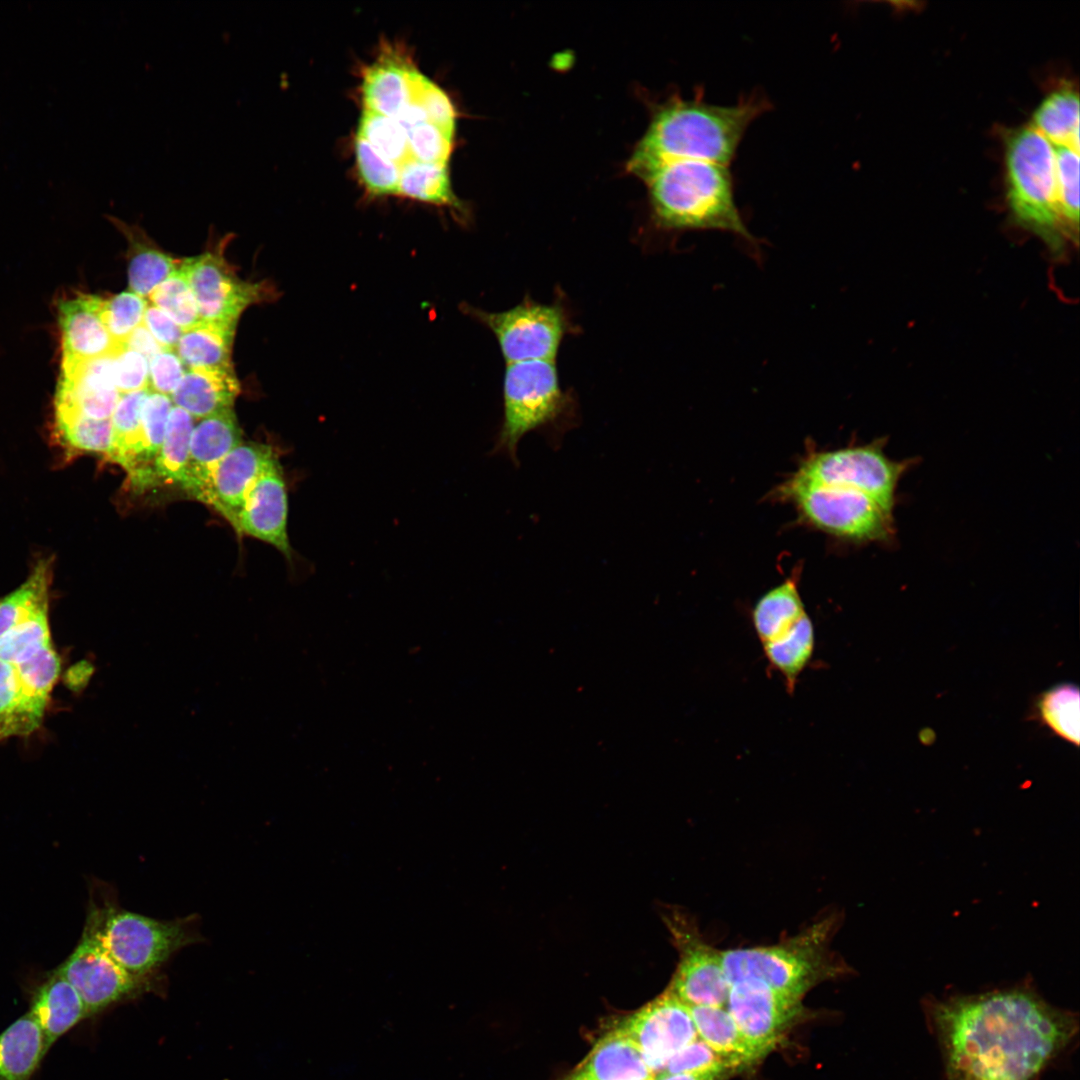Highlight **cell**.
Instances as JSON below:
<instances>
[{
  "instance_id": "11a10c76",
  "label": "cell",
  "mask_w": 1080,
  "mask_h": 1080,
  "mask_svg": "<svg viewBox=\"0 0 1080 1080\" xmlns=\"http://www.w3.org/2000/svg\"><path fill=\"white\" fill-rule=\"evenodd\" d=\"M727 1073L729 1072L708 1071L677 1074L658 1073L655 1075L654 1080H722Z\"/></svg>"
},
{
  "instance_id": "ac0fdd59",
  "label": "cell",
  "mask_w": 1080,
  "mask_h": 1080,
  "mask_svg": "<svg viewBox=\"0 0 1080 1080\" xmlns=\"http://www.w3.org/2000/svg\"><path fill=\"white\" fill-rule=\"evenodd\" d=\"M113 359L62 363L55 412L110 419L121 397L114 384Z\"/></svg>"
},
{
  "instance_id": "db71d44e",
  "label": "cell",
  "mask_w": 1080,
  "mask_h": 1080,
  "mask_svg": "<svg viewBox=\"0 0 1080 1080\" xmlns=\"http://www.w3.org/2000/svg\"><path fill=\"white\" fill-rule=\"evenodd\" d=\"M125 347L141 353L148 361L162 350L143 324L131 334Z\"/></svg>"
},
{
  "instance_id": "f1b7e54d",
  "label": "cell",
  "mask_w": 1080,
  "mask_h": 1080,
  "mask_svg": "<svg viewBox=\"0 0 1080 1080\" xmlns=\"http://www.w3.org/2000/svg\"><path fill=\"white\" fill-rule=\"evenodd\" d=\"M46 711L25 693L16 668L0 659V743L40 729Z\"/></svg>"
},
{
  "instance_id": "60d3db41",
  "label": "cell",
  "mask_w": 1080,
  "mask_h": 1080,
  "mask_svg": "<svg viewBox=\"0 0 1080 1080\" xmlns=\"http://www.w3.org/2000/svg\"><path fill=\"white\" fill-rule=\"evenodd\" d=\"M1058 211L1065 234L1077 239L1079 227V153L1055 147Z\"/></svg>"
},
{
  "instance_id": "2e32d148",
  "label": "cell",
  "mask_w": 1080,
  "mask_h": 1080,
  "mask_svg": "<svg viewBox=\"0 0 1080 1080\" xmlns=\"http://www.w3.org/2000/svg\"><path fill=\"white\" fill-rule=\"evenodd\" d=\"M288 493L279 457L270 462L248 490L235 530L271 544L292 563L287 534Z\"/></svg>"
},
{
  "instance_id": "816d5d0a",
  "label": "cell",
  "mask_w": 1080,
  "mask_h": 1080,
  "mask_svg": "<svg viewBox=\"0 0 1080 1080\" xmlns=\"http://www.w3.org/2000/svg\"><path fill=\"white\" fill-rule=\"evenodd\" d=\"M186 371L175 350L162 349L149 361L148 389L171 397Z\"/></svg>"
},
{
  "instance_id": "e575fe53",
  "label": "cell",
  "mask_w": 1080,
  "mask_h": 1080,
  "mask_svg": "<svg viewBox=\"0 0 1080 1080\" xmlns=\"http://www.w3.org/2000/svg\"><path fill=\"white\" fill-rule=\"evenodd\" d=\"M52 561L40 559L28 578L0 598V638L9 630L49 607Z\"/></svg>"
},
{
  "instance_id": "ffe728a7",
  "label": "cell",
  "mask_w": 1080,
  "mask_h": 1080,
  "mask_svg": "<svg viewBox=\"0 0 1080 1080\" xmlns=\"http://www.w3.org/2000/svg\"><path fill=\"white\" fill-rule=\"evenodd\" d=\"M242 441L233 408L201 419L191 433L186 474L180 488L198 500L213 469Z\"/></svg>"
},
{
  "instance_id": "8992f818",
  "label": "cell",
  "mask_w": 1080,
  "mask_h": 1080,
  "mask_svg": "<svg viewBox=\"0 0 1080 1080\" xmlns=\"http://www.w3.org/2000/svg\"><path fill=\"white\" fill-rule=\"evenodd\" d=\"M1007 198L1016 221L1050 250L1062 251L1065 234L1057 203L1055 148L1034 127L1013 131L1006 144Z\"/></svg>"
},
{
  "instance_id": "f546056e",
  "label": "cell",
  "mask_w": 1080,
  "mask_h": 1080,
  "mask_svg": "<svg viewBox=\"0 0 1080 1080\" xmlns=\"http://www.w3.org/2000/svg\"><path fill=\"white\" fill-rule=\"evenodd\" d=\"M688 1007L698 1038L727 1060L734 1069L757 1060L725 1007Z\"/></svg>"
},
{
  "instance_id": "cb8c5ba5",
  "label": "cell",
  "mask_w": 1080,
  "mask_h": 1080,
  "mask_svg": "<svg viewBox=\"0 0 1080 1080\" xmlns=\"http://www.w3.org/2000/svg\"><path fill=\"white\" fill-rule=\"evenodd\" d=\"M239 393L234 370L189 369L170 398L193 418L204 419L232 409Z\"/></svg>"
},
{
  "instance_id": "4316f807",
  "label": "cell",
  "mask_w": 1080,
  "mask_h": 1080,
  "mask_svg": "<svg viewBox=\"0 0 1080 1080\" xmlns=\"http://www.w3.org/2000/svg\"><path fill=\"white\" fill-rule=\"evenodd\" d=\"M45 1056L41 1029L27 1012L0 1034V1080H31Z\"/></svg>"
},
{
  "instance_id": "4fadbf2b",
  "label": "cell",
  "mask_w": 1080,
  "mask_h": 1080,
  "mask_svg": "<svg viewBox=\"0 0 1080 1080\" xmlns=\"http://www.w3.org/2000/svg\"><path fill=\"white\" fill-rule=\"evenodd\" d=\"M802 998L753 979L730 985L726 1009L757 1060L771 1051L801 1014Z\"/></svg>"
},
{
  "instance_id": "6da1fadb",
  "label": "cell",
  "mask_w": 1080,
  "mask_h": 1080,
  "mask_svg": "<svg viewBox=\"0 0 1080 1080\" xmlns=\"http://www.w3.org/2000/svg\"><path fill=\"white\" fill-rule=\"evenodd\" d=\"M948 1080H1034L1072 1041L1077 1018L1019 986L930 1006Z\"/></svg>"
},
{
  "instance_id": "7dc6e473",
  "label": "cell",
  "mask_w": 1080,
  "mask_h": 1080,
  "mask_svg": "<svg viewBox=\"0 0 1080 1080\" xmlns=\"http://www.w3.org/2000/svg\"><path fill=\"white\" fill-rule=\"evenodd\" d=\"M420 105L429 122L454 136L456 114L447 94L416 68L411 79V100Z\"/></svg>"
},
{
  "instance_id": "b9f144b4",
  "label": "cell",
  "mask_w": 1080,
  "mask_h": 1080,
  "mask_svg": "<svg viewBox=\"0 0 1080 1080\" xmlns=\"http://www.w3.org/2000/svg\"><path fill=\"white\" fill-rule=\"evenodd\" d=\"M13 666L25 693L46 711L52 690L61 673V660L54 644L42 648Z\"/></svg>"
},
{
  "instance_id": "e0dca14e",
  "label": "cell",
  "mask_w": 1080,
  "mask_h": 1080,
  "mask_svg": "<svg viewBox=\"0 0 1080 1080\" xmlns=\"http://www.w3.org/2000/svg\"><path fill=\"white\" fill-rule=\"evenodd\" d=\"M278 457L270 445L242 441L213 469L198 500L213 507L235 529L248 490Z\"/></svg>"
},
{
  "instance_id": "8d00e7d4",
  "label": "cell",
  "mask_w": 1080,
  "mask_h": 1080,
  "mask_svg": "<svg viewBox=\"0 0 1080 1080\" xmlns=\"http://www.w3.org/2000/svg\"><path fill=\"white\" fill-rule=\"evenodd\" d=\"M169 396L149 392L141 410V452L139 468L130 481L136 490L149 488L150 472L164 440L170 411Z\"/></svg>"
},
{
  "instance_id": "d4e9b609",
  "label": "cell",
  "mask_w": 1080,
  "mask_h": 1080,
  "mask_svg": "<svg viewBox=\"0 0 1080 1080\" xmlns=\"http://www.w3.org/2000/svg\"><path fill=\"white\" fill-rule=\"evenodd\" d=\"M110 220L128 242V282L130 291L145 298L173 274L182 259L163 252L138 225H129L115 217Z\"/></svg>"
},
{
  "instance_id": "277c9868",
  "label": "cell",
  "mask_w": 1080,
  "mask_h": 1080,
  "mask_svg": "<svg viewBox=\"0 0 1080 1080\" xmlns=\"http://www.w3.org/2000/svg\"><path fill=\"white\" fill-rule=\"evenodd\" d=\"M838 921L831 915L774 945L721 951L729 985L753 979L802 998L817 983L844 969L831 949Z\"/></svg>"
},
{
  "instance_id": "7bdbcfd3",
  "label": "cell",
  "mask_w": 1080,
  "mask_h": 1080,
  "mask_svg": "<svg viewBox=\"0 0 1080 1080\" xmlns=\"http://www.w3.org/2000/svg\"><path fill=\"white\" fill-rule=\"evenodd\" d=\"M148 299L183 331L201 321L194 294L180 267L159 284Z\"/></svg>"
},
{
  "instance_id": "681fc988",
  "label": "cell",
  "mask_w": 1080,
  "mask_h": 1080,
  "mask_svg": "<svg viewBox=\"0 0 1080 1080\" xmlns=\"http://www.w3.org/2000/svg\"><path fill=\"white\" fill-rule=\"evenodd\" d=\"M732 1070L735 1069L727 1060L697 1038L677 1052L659 1073L731 1072Z\"/></svg>"
},
{
  "instance_id": "5b68a950",
  "label": "cell",
  "mask_w": 1080,
  "mask_h": 1080,
  "mask_svg": "<svg viewBox=\"0 0 1080 1080\" xmlns=\"http://www.w3.org/2000/svg\"><path fill=\"white\" fill-rule=\"evenodd\" d=\"M575 402L560 387L555 360H530L506 365L503 382V421L492 453L519 465L518 443L531 431L545 433L559 446L575 426Z\"/></svg>"
},
{
  "instance_id": "d6a6232c",
  "label": "cell",
  "mask_w": 1080,
  "mask_h": 1080,
  "mask_svg": "<svg viewBox=\"0 0 1080 1080\" xmlns=\"http://www.w3.org/2000/svg\"><path fill=\"white\" fill-rule=\"evenodd\" d=\"M1053 146L1079 153V98L1069 87L1059 88L1042 100L1033 114V124Z\"/></svg>"
},
{
  "instance_id": "603a6c76",
  "label": "cell",
  "mask_w": 1080,
  "mask_h": 1080,
  "mask_svg": "<svg viewBox=\"0 0 1080 1080\" xmlns=\"http://www.w3.org/2000/svg\"><path fill=\"white\" fill-rule=\"evenodd\" d=\"M655 1074L619 1029L606 1033L565 1080H651Z\"/></svg>"
},
{
  "instance_id": "836d02e7",
  "label": "cell",
  "mask_w": 1080,
  "mask_h": 1080,
  "mask_svg": "<svg viewBox=\"0 0 1080 1080\" xmlns=\"http://www.w3.org/2000/svg\"><path fill=\"white\" fill-rule=\"evenodd\" d=\"M814 648L815 629L808 614L783 636L762 644L768 664L782 676L790 693L810 663Z\"/></svg>"
},
{
  "instance_id": "bcb514c9",
  "label": "cell",
  "mask_w": 1080,
  "mask_h": 1080,
  "mask_svg": "<svg viewBox=\"0 0 1080 1080\" xmlns=\"http://www.w3.org/2000/svg\"><path fill=\"white\" fill-rule=\"evenodd\" d=\"M147 307V301L131 291L104 300L103 321L117 345L125 347L131 334L143 324Z\"/></svg>"
},
{
  "instance_id": "83f0119b",
  "label": "cell",
  "mask_w": 1080,
  "mask_h": 1080,
  "mask_svg": "<svg viewBox=\"0 0 1080 1080\" xmlns=\"http://www.w3.org/2000/svg\"><path fill=\"white\" fill-rule=\"evenodd\" d=\"M236 326L200 321L185 330L175 349L189 369L233 371L231 349Z\"/></svg>"
},
{
  "instance_id": "f6af8a7d",
  "label": "cell",
  "mask_w": 1080,
  "mask_h": 1080,
  "mask_svg": "<svg viewBox=\"0 0 1080 1080\" xmlns=\"http://www.w3.org/2000/svg\"><path fill=\"white\" fill-rule=\"evenodd\" d=\"M361 182L375 196L397 194L401 166L385 158L359 136L354 143Z\"/></svg>"
},
{
  "instance_id": "f35d334b",
  "label": "cell",
  "mask_w": 1080,
  "mask_h": 1080,
  "mask_svg": "<svg viewBox=\"0 0 1080 1080\" xmlns=\"http://www.w3.org/2000/svg\"><path fill=\"white\" fill-rule=\"evenodd\" d=\"M1041 720L1057 736L1079 744V690L1072 684H1061L1046 691L1039 699Z\"/></svg>"
},
{
  "instance_id": "9a60e30c",
  "label": "cell",
  "mask_w": 1080,
  "mask_h": 1080,
  "mask_svg": "<svg viewBox=\"0 0 1080 1080\" xmlns=\"http://www.w3.org/2000/svg\"><path fill=\"white\" fill-rule=\"evenodd\" d=\"M56 971L78 992L88 1016L128 996L140 981L111 957L89 919L79 944Z\"/></svg>"
},
{
  "instance_id": "7a4b0ae2",
  "label": "cell",
  "mask_w": 1080,
  "mask_h": 1080,
  "mask_svg": "<svg viewBox=\"0 0 1080 1080\" xmlns=\"http://www.w3.org/2000/svg\"><path fill=\"white\" fill-rule=\"evenodd\" d=\"M767 109L761 99L717 105L699 98H676L655 113L636 146L628 170L643 178L674 160H699L728 166L750 124Z\"/></svg>"
},
{
  "instance_id": "484cf974",
  "label": "cell",
  "mask_w": 1080,
  "mask_h": 1080,
  "mask_svg": "<svg viewBox=\"0 0 1080 1080\" xmlns=\"http://www.w3.org/2000/svg\"><path fill=\"white\" fill-rule=\"evenodd\" d=\"M799 579L798 568L755 603L751 617L761 645L783 636L808 614L801 598Z\"/></svg>"
},
{
  "instance_id": "3957f363",
  "label": "cell",
  "mask_w": 1080,
  "mask_h": 1080,
  "mask_svg": "<svg viewBox=\"0 0 1080 1080\" xmlns=\"http://www.w3.org/2000/svg\"><path fill=\"white\" fill-rule=\"evenodd\" d=\"M642 180L648 186L653 219L659 228L720 230L756 244L736 205L728 166L674 160L657 166Z\"/></svg>"
},
{
  "instance_id": "c3c4849f",
  "label": "cell",
  "mask_w": 1080,
  "mask_h": 1080,
  "mask_svg": "<svg viewBox=\"0 0 1080 1080\" xmlns=\"http://www.w3.org/2000/svg\"><path fill=\"white\" fill-rule=\"evenodd\" d=\"M411 158L424 163L447 165L453 135L426 121L408 132Z\"/></svg>"
},
{
  "instance_id": "30bf717a",
  "label": "cell",
  "mask_w": 1080,
  "mask_h": 1080,
  "mask_svg": "<svg viewBox=\"0 0 1080 1080\" xmlns=\"http://www.w3.org/2000/svg\"><path fill=\"white\" fill-rule=\"evenodd\" d=\"M463 311L492 331L506 364L555 360L569 328L560 305L541 304L529 298L502 312H487L467 304Z\"/></svg>"
},
{
  "instance_id": "f907efd6",
  "label": "cell",
  "mask_w": 1080,
  "mask_h": 1080,
  "mask_svg": "<svg viewBox=\"0 0 1080 1080\" xmlns=\"http://www.w3.org/2000/svg\"><path fill=\"white\" fill-rule=\"evenodd\" d=\"M113 378L121 395L148 389L149 361L141 353L124 347L114 356Z\"/></svg>"
},
{
  "instance_id": "9c48e42d",
  "label": "cell",
  "mask_w": 1080,
  "mask_h": 1080,
  "mask_svg": "<svg viewBox=\"0 0 1080 1080\" xmlns=\"http://www.w3.org/2000/svg\"><path fill=\"white\" fill-rule=\"evenodd\" d=\"M885 440L834 450H812L792 474L803 480L860 490L893 512L896 490L912 460L894 461L884 453Z\"/></svg>"
},
{
  "instance_id": "d590c367",
  "label": "cell",
  "mask_w": 1080,
  "mask_h": 1080,
  "mask_svg": "<svg viewBox=\"0 0 1080 1080\" xmlns=\"http://www.w3.org/2000/svg\"><path fill=\"white\" fill-rule=\"evenodd\" d=\"M397 194L463 211L461 203L452 191L447 165L409 159L401 165Z\"/></svg>"
},
{
  "instance_id": "ba28073f",
  "label": "cell",
  "mask_w": 1080,
  "mask_h": 1080,
  "mask_svg": "<svg viewBox=\"0 0 1080 1080\" xmlns=\"http://www.w3.org/2000/svg\"><path fill=\"white\" fill-rule=\"evenodd\" d=\"M88 919L111 957L137 979L199 940L192 927V916L157 920L109 904L91 911Z\"/></svg>"
},
{
  "instance_id": "1f68e13d",
  "label": "cell",
  "mask_w": 1080,
  "mask_h": 1080,
  "mask_svg": "<svg viewBox=\"0 0 1080 1080\" xmlns=\"http://www.w3.org/2000/svg\"><path fill=\"white\" fill-rule=\"evenodd\" d=\"M149 389L122 394L111 416L112 441L106 458L120 465L131 480L141 451V410Z\"/></svg>"
},
{
  "instance_id": "52a82bcc",
  "label": "cell",
  "mask_w": 1080,
  "mask_h": 1080,
  "mask_svg": "<svg viewBox=\"0 0 1080 1080\" xmlns=\"http://www.w3.org/2000/svg\"><path fill=\"white\" fill-rule=\"evenodd\" d=\"M775 496L793 504L806 524L838 539L887 543L895 536L893 512L860 490L791 475Z\"/></svg>"
},
{
  "instance_id": "74e56055",
  "label": "cell",
  "mask_w": 1080,
  "mask_h": 1080,
  "mask_svg": "<svg viewBox=\"0 0 1080 1080\" xmlns=\"http://www.w3.org/2000/svg\"><path fill=\"white\" fill-rule=\"evenodd\" d=\"M54 433L67 451L108 455L112 441L110 419L55 412Z\"/></svg>"
},
{
  "instance_id": "7c38bea8",
  "label": "cell",
  "mask_w": 1080,
  "mask_h": 1080,
  "mask_svg": "<svg viewBox=\"0 0 1080 1080\" xmlns=\"http://www.w3.org/2000/svg\"><path fill=\"white\" fill-rule=\"evenodd\" d=\"M222 239L210 251L182 259L180 269L194 294L201 321L236 326L251 304L272 300L274 288L266 281L240 279L226 261Z\"/></svg>"
},
{
  "instance_id": "ab89813d",
  "label": "cell",
  "mask_w": 1080,
  "mask_h": 1080,
  "mask_svg": "<svg viewBox=\"0 0 1080 1080\" xmlns=\"http://www.w3.org/2000/svg\"><path fill=\"white\" fill-rule=\"evenodd\" d=\"M357 136L400 166L411 159L408 133L395 117L364 110Z\"/></svg>"
},
{
  "instance_id": "d6986e66",
  "label": "cell",
  "mask_w": 1080,
  "mask_h": 1080,
  "mask_svg": "<svg viewBox=\"0 0 1080 1080\" xmlns=\"http://www.w3.org/2000/svg\"><path fill=\"white\" fill-rule=\"evenodd\" d=\"M104 299L79 294L58 302L62 363H79L117 355L120 347L102 317Z\"/></svg>"
},
{
  "instance_id": "4dcf8cb0",
  "label": "cell",
  "mask_w": 1080,
  "mask_h": 1080,
  "mask_svg": "<svg viewBox=\"0 0 1080 1080\" xmlns=\"http://www.w3.org/2000/svg\"><path fill=\"white\" fill-rule=\"evenodd\" d=\"M194 425V418L188 412L177 406L172 407L163 443L151 468L149 488L163 485L181 487Z\"/></svg>"
},
{
  "instance_id": "f5cc1de1",
  "label": "cell",
  "mask_w": 1080,
  "mask_h": 1080,
  "mask_svg": "<svg viewBox=\"0 0 1080 1080\" xmlns=\"http://www.w3.org/2000/svg\"><path fill=\"white\" fill-rule=\"evenodd\" d=\"M143 325L162 349L175 350L183 330L155 306L147 307Z\"/></svg>"
},
{
  "instance_id": "ee69618b",
  "label": "cell",
  "mask_w": 1080,
  "mask_h": 1080,
  "mask_svg": "<svg viewBox=\"0 0 1080 1080\" xmlns=\"http://www.w3.org/2000/svg\"><path fill=\"white\" fill-rule=\"evenodd\" d=\"M51 644L49 607H46L0 638V659L15 665Z\"/></svg>"
},
{
  "instance_id": "44dd1931",
  "label": "cell",
  "mask_w": 1080,
  "mask_h": 1080,
  "mask_svg": "<svg viewBox=\"0 0 1080 1080\" xmlns=\"http://www.w3.org/2000/svg\"><path fill=\"white\" fill-rule=\"evenodd\" d=\"M414 65L408 57L389 49L365 71L361 84L364 110L396 117L411 100Z\"/></svg>"
},
{
  "instance_id": "7402d4cb",
  "label": "cell",
  "mask_w": 1080,
  "mask_h": 1080,
  "mask_svg": "<svg viewBox=\"0 0 1080 1080\" xmlns=\"http://www.w3.org/2000/svg\"><path fill=\"white\" fill-rule=\"evenodd\" d=\"M28 1012L41 1029L46 1054L61 1036L88 1017L78 992L57 971L34 990Z\"/></svg>"
},
{
  "instance_id": "9f6ffc18",
  "label": "cell",
  "mask_w": 1080,
  "mask_h": 1080,
  "mask_svg": "<svg viewBox=\"0 0 1080 1080\" xmlns=\"http://www.w3.org/2000/svg\"><path fill=\"white\" fill-rule=\"evenodd\" d=\"M651 1080H654V1078H653V1079H651Z\"/></svg>"
},
{
  "instance_id": "8fae6325",
  "label": "cell",
  "mask_w": 1080,
  "mask_h": 1080,
  "mask_svg": "<svg viewBox=\"0 0 1080 1080\" xmlns=\"http://www.w3.org/2000/svg\"><path fill=\"white\" fill-rule=\"evenodd\" d=\"M662 919L679 956L668 989L688 1006L726 1007L730 985L721 950L707 943L695 921L680 909H664Z\"/></svg>"
},
{
  "instance_id": "5bb4252c",
  "label": "cell",
  "mask_w": 1080,
  "mask_h": 1080,
  "mask_svg": "<svg viewBox=\"0 0 1080 1080\" xmlns=\"http://www.w3.org/2000/svg\"><path fill=\"white\" fill-rule=\"evenodd\" d=\"M639 1049L653 1073L698 1038L688 1005L668 988L616 1027Z\"/></svg>"
}]
</instances>
